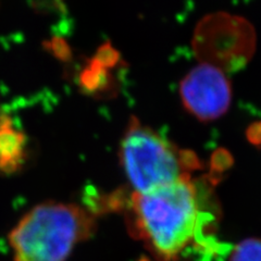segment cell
Instances as JSON below:
<instances>
[{"instance_id":"cell-4","label":"cell","mask_w":261,"mask_h":261,"mask_svg":"<svg viewBox=\"0 0 261 261\" xmlns=\"http://www.w3.org/2000/svg\"><path fill=\"white\" fill-rule=\"evenodd\" d=\"M193 50L202 61L223 72L241 70L256 48L251 24L241 16L217 12L205 16L195 29Z\"/></svg>"},{"instance_id":"cell-7","label":"cell","mask_w":261,"mask_h":261,"mask_svg":"<svg viewBox=\"0 0 261 261\" xmlns=\"http://www.w3.org/2000/svg\"><path fill=\"white\" fill-rule=\"evenodd\" d=\"M109 81L108 69L101 67L94 60L81 74V84L87 89V92L101 91L108 85Z\"/></svg>"},{"instance_id":"cell-9","label":"cell","mask_w":261,"mask_h":261,"mask_svg":"<svg viewBox=\"0 0 261 261\" xmlns=\"http://www.w3.org/2000/svg\"><path fill=\"white\" fill-rule=\"evenodd\" d=\"M120 55L118 51L113 49V47L109 44H106L98 49V53L95 56L94 61L97 62L101 67L109 69L116 65L119 61Z\"/></svg>"},{"instance_id":"cell-8","label":"cell","mask_w":261,"mask_h":261,"mask_svg":"<svg viewBox=\"0 0 261 261\" xmlns=\"http://www.w3.org/2000/svg\"><path fill=\"white\" fill-rule=\"evenodd\" d=\"M228 261H261V239L248 238L236 244Z\"/></svg>"},{"instance_id":"cell-1","label":"cell","mask_w":261,"mask_h":261,"mask_svg":"<svg viewBox=\"0 0 261 261\" xmlns=\"http://www.w3.org/2000/svg\"><path fill=\"white\" fill-rule=\"evenodd\" d=\"M124 208L130 234L162 261H174L191 246L205 218L200 191L192 176L133 192Z\"/></svg>"},{"instance_id":"cell-5","label":"cell","mask_w":261,"mask_h":261,"mask_svg":"<svg viewBox=\"0 0 261 261\" xmlns=\"http://www.w3.org/2000/svg\"><path fill=\"white\" fill-rule=\"evenodd\" d=\"M184 108L202 122L219 119L230 108L231 83L224 72L207 63L192 69L179 84Z\"/></svg>"},{"instance_id":"cell-10","label":"cell","mask_w":261,"mask_h":261,"mask_svg":"<svg viewBox=\"0 0 261 261\" xmlns=\"http://www.w3.org/2000/svg\"><path fill=\"white\" fill-rule=\"evenodd\" d=\"M247 138L250 143L256 146L261 145V122H255L252 123L246 132Z\"/></svg>"},{"instance_id":"cell-6","label":"cell","mask_w":261,"mask_h":261,"mask_svg":"<svg viewBox=\"0 0 261 261\" xmlns=\"http://www.w3.org/2000/svg\"><path fill=\"white\" fill-rule=\"evenodd\" d=\"M27 157V136L13 125L7 114H0V172L13 174Z\"/></svg>"},{"instance_id":"cell-3","label":"cell","mask_w":261,"mask_h":261,"mask_svg":"<svg viewBox=\"0 0 261 261\" xmlns=\"http://www.w3.org/2000/svg\"><path fill=\"white\" fill-rule=\"evenodd\" d=\"M120 161L136 193L191 176L200 168V161L193 151L178 149L135 117L130 118L122 137Z\"/></svg>"},{"instance_id":"cell-2","label":"cell","mask_w":261,"mask_h":261,"mask_svg":"<svg viewBox=\"0 0 261 261\" xmlns=\"http://www.w3.org/2000/svg\"><path fill=\"white\" fill-rule=\"evenodd\" d=\"M95 217L74 203L47 201L24 216L9 235L14 261H67L91 236Z\"/></svg>"}]
</instances>
